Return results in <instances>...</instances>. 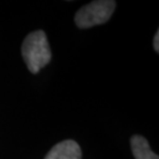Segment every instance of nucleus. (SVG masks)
<instances>
[{"label": "nucleus", "mask_w": 159, "mask_h": 159, "mask_svg": "<svg viewBox=\"0 0 159 159\" xmlns=\"http://www.w3.org/2000/svg\"><path fill=\"white\" fill-rule=\"evenodd\" d=\"M22 56L32 74H37L51 60V50L43 30L28 34L22 43Z\"/></svg>", "instance_id": "1"}, {"label": "nucleus", "mask_w": 159, "mask_h": 159, "mask_svg": "<svg viewBox=\"0 0 159 159\" xmlns=\"http://www.w3.org/2000/svg\"><path fill=\"white\" fill-rule=\"evenodd\" d=\"M116 2L113 0H98L83 6L75 14V21L79 28L85 29L103 24L112 17Z\"/></svg>", "instance_id": "2"}, {"label": "nucleus", "mask_w": 159, "mask_h": 159, "mask_svg": "<svg viewBox=\"0 0 159 159\" xmlns=\"http://www.w3.org/2000/svg\"><path fill=\"white\" fill-rule=\"evenodd\" d=\"M82 151L77 142L66 139L51 149L44 159H81Z\"/></svg>", "instance_id": "3"}, {"label": "nucleus", "mask_w": 159, "mask_h": 159, "mask_svg": "<svg viewBox=\"0 0 159 159\" xmlns=\"http://www.w3.org/2000/svg\"><path fill=\"white\" fill-rule=\"evenodd\" d=\"M130 145L135 159H159L158 155L150 149L147 139L141 135H133L130 139Z\"/></svg>", "instance_id": "4"}, {"label": "nucleus", "mask_w": 159, "mask_h": 159, "mask_svg": "<svg viewBox=\"0 0 159 159\" xmlns=\"http://www.w3.org/2000/svg\"><path fill=\"white\" fill-rule=\"evenodd\" d=\"M154 50L159 52V31H157L154 36Z\"/></svg>", "instance_id": "5"}]
</instances>
